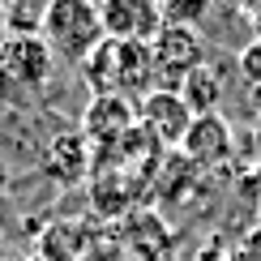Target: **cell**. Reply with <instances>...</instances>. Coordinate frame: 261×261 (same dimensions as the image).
<instances>
[{
	"label": "cell",
	"instance_id": "obj_7",
	"mask_svg": "<svg viewBox=\"0 0 261 261\" xmlns=\"http://www.w3.org/2000/svg\"><path fill=\"white\" fill-rule=\"evenodd\" d=\"M128 133H137V103L120 94H94L82 112V137L94 146H116Z\"/></svg>",
	"mask_w": 261,
	"mask_h": 261
},
{
	"label": "cell",
	"instance_id": "obj_5",
	"mask_svg": "<svg viewBox=\"0 0 261 261\" xmlns=\"http://www.w3.org/2000/svg\"><path fill=\"white\" fill-rule=\"evenodd\" d=\"M193 107L184 103V94L180 90H150L146 99L137 103V128L146 133L154 146H180L184 137H189V128H193Z\"/></svg>",
	"mask_w": 261,
	"mask_h": 261
},
{
	"label": "cell",
	"instance_id": "obj_2",
	"mask_svg": "<svg viewBox=\"0 0 261 261\" xmlns=\"http://www.w3.org/2000/svg\"><path fill=\"white\" fill-rule=\"evenodd\" d=\"M56 56L39 35H9L0 43V99L5 103H30L47 90Z\"/></svg>",
	"mask_w": 261,
	"mask_h": 261
},
{
	"label": "cell",
	"instance_id": "obj_11",
	"mask_svg": "<svg viewBox=\"0 0 261 261\" xmlns=\"http://www.w3.org/2000/svg\"><path fill=\"white\" fill-rule=\"evenodd\" d=\"M51 0H35V5H0L5 9V30L9 35H39L43 17H47Z\"/></svg>",
	"mask_w": 261,
	"mask_h": 261
},
{
	"label": "cell",
	"instance_id": "obj_4",
	"mask_svg": "<svg viewBox=\"0 0 261 261\" xmlns=\"http://www.w3.org/2000/svg\"><path fill=\"white\" fill-rule=\"evenodd\" d=\"M150 51H154V69H159V90H180L184 77L197 73L210 56L201 26H167V21L154 35Z\"/></svg>",
	"mask_w": 261,
	"mask_h": 261
},
{
	"label": "cell",
	"instance_id": "obj_8",
	"mask_svg": "<svg viewBox=\"0 0 261 261\" xmlns=\"http://www.w3.org/2000/svg\"><path fill=\"white\" fill-rule=\"evenodd\" d=\"M231 146H236V133H231V124H227L219 112L197 116L193 128H189V137L180 141V150L189 154L193 167H219V163L231 159Z\"/></svg>",
	"mask_w": 261,
	"mask_h": 261
},
{
	"label": "cell",
	"instance_id": "obj_9",
	"mask_svg": "<svg viewBox=\"0 0 261 261\" xmlns=\"http://www.w3.org/2000/svg\"><path fill=\"white\" fill-rule=\"evenodd\" d=\"M90 171V141L82 133H60L47 146V176L60 184H77Z\"/></svg>",
	"mask_w": 261,
	"mask_h": 261
},
{
	"label": "cell",
	"instance_id": "obj_13",
	"mask_svg": "<svg viewBox=\"0 0 261 261\" xmlns=\"http://www.w3.org/2000/svg\"><path fill=\"white\" fill-rule=\"evenodd\" d=\"M231 261H261V227H253V231L244 236V244L236 248Z\"/></svg>",
	"mask_w": 261,
	"mask_h": 261
},
{
	"label": "cell",
	"instance_id": "obj_10",
	"mask_svg": "<svg viewBox=\"0 0 261 261\" xmlns=\"http://www.w3.org/2000/svg\"><path fill=\"white\" fill-rule=\"evenodd\" d=\"M184 103L193 107V116H214V107L223 103V73L214 64H201L197 73H189L180 86Z\"/></svg>",
	"mask_w": 261,
	"mask_h": 261
},
{
	"label": "cell",
	"instance_id": "obj_1",
	"mask_svg": "<svg viewBox=\"0 0 261 261\" xmlns=\"http://www.w3.org/2000/svg\"><path fill=\"white\" fill-rule=\"evenodd\" d=\"M82 77L94 94H120L128 103H141L150 90L159 86V69H154V51L150 43H116L103 39L99 47L86 56Z\"/></svg>",
	"mask_w": 261,
	"mask_h": 261
},
{
	"label": "cell",
	"instance_id": "obj_12",
	"mask_svg": "<svg viewBox=\"0 0 261 261\" xmlns=\"http://www.w3.org/2000/svg\"><path fill=\"white\" fill-rule=\"evenodd\" d=\"M236 69H240V77L244 86L257 94V103H261V39H253L248 47L240 51V60H236Z\"/></svg>",
	"mask_w": 261,
	"mask_h": 261
},
{
	"label": "cell",
	"instance_id": "obj_3",
	"mask_svg": "<svg viewBox=\"0 0 261 261\" xmlns=\"http://www.w3.org/2000/svg\"><path fill=\"white\" fill-rule=\"evenodd\" d=\"M39 39L51 47V56L73 60V64H86V56L107 39L103 35L99 5H90V0H51Z\"/></svg>",
	"mask_w": 261,
	"mask_h": 261
},
{
	"label": "cell",
	"instance_id": "obj_14",
	"mask_svg": "<svg viewBox=\"0 0 261 261\" xmlns=\"http://www.w3.org/2000/svg\"><path fill=\"white\" fill-rule=\"evenodd\" d=\"M248 17H253V39H261V5H257V9H253Z\"/></svg>",
	"mask_w": 261,
	"mask_h": 261
},
{
	"label": "cell",
	"instance_id": "obj_15",
	"mask_svg": "<svg viewBox=\"0 0 261 261\" xmlns=\"http://www.w3.org/2000/svg\"><path fill=\"white\" fill-rule=\"evenodd\" d=\"M9 39V30H5V9H0V43Z\"/></svg>",
	"mask_w": 261,
	"mask_h": 261
},
{
	"label": "cell",
	"instance_id": "obj_6",
	"mask_svg": "<svg viewBox=\"0 0 261 261\" xmlns=\"http://www.w3.org/2000/svg\"><path fill=\"white\" fill-rule=\"evenodd\" d=\"M103 35L116 43H154L163 30V9L154 0H107L99 5Z\"/></svg>",
	"mask_w": 261,
	"mask_h": 261
}]
</instances>
